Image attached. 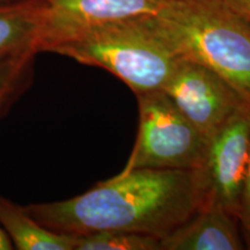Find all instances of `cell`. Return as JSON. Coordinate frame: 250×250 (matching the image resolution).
Wrapping results in <instances>:
<instances>
[{
    "instance_id": "cell-1",
    "label": "cell",
    "mask_w": 250,
    "mask_h": 250,
    "mask_svg": "<svg viewBox=\"0 0 250 250\" xmlns=\"http://www.w3.org/2000/svg\"><path fill=\"white\" fill-rule=\"evenodd\" d=\"M208 203L203 168L134 169L73 198L23 208L42 226L67 235L122 230L162 239Z\"/></svg>"
},
{
    "instance_id": "cell-2",
    "label": "cell",
    "mask_w": 250,
    "mask_h": 250,
    "mask_svg": "<svg viewBox=\"0 0 250 250\" xmlns=\"http://www.w3.org/2000/svg\"><path fill=\"white\" fill-rule=\"evenodd\" d=\"M146 21L180 59L214 71L250 101V21L224 0H167Z\"/></svg>"
},
{
    "instance_id": "cell-3",
    "label": "cell",
    "mask_w": 250,
    "mask_h": 250,
    "mask_svg": "<svg viewBox=\"0 0 250 250\" xmlns=\"http://www.w3.org/2000/svg\"><path fill=\"white\" fill-rule=\"evenodd\" d=\"M45 52L110 72L136 95L162 89L180 59L145 17L78 31Z\"/></svg>"
},
{
    "instance_id": "cell-4",
    "label": "cell",
    "mask_w": 250,
    "mask_h": 250,
    "mask_svg": "<svg viewBox=\"0 0 250 250\" xmlns=\"http://www.w3.org/2000/svg\"><path fill=\"white\" fill-rule=\"evenodd\" d=\"M139 127L130 158L120 174L134 169L203 168L208 140L162 89L137 95Z\"/></svg>"
},
{
    "instance_id": "cell-5",
    "label": "cell",
    "mask_w": 250,
    "mask_h": 250,
    "mask_svg": "<svg viewBox=\"0 0 250 250\" xmlns=\"http://www.w3.org/2000/svg\"><path fill=\"white\" fill-rule=\"evenodd\" d=\"M162 90L208 140L250 103L214 71L187 59H179Z\"/></svg>"
},
{
    "instance_id": "cell-6",
    "label": "cell",
    "mask_w": 250,
    "mask_h": 250,
    "mask_svg": "<svg viewBox=\"0 0 250 250\" xmlns=\"http://www.w3.org/2000/svg\"><path fill=\"white\" fill-rule=\"evenodd\" d=\"M249 153L250 103H247L210 139L203 166L210 203L236 218Z\"/></svg>"
},
{
    "instance_id": "cell-7",
    "label": "cell",
    "mask_w": 250,
    "mask_h": 250,
    "mask_svg": "<svg viewBox=\"0 0 250 250\" xmlns=\"http://www.w3.org/2000/svg\"><path fill=\"white\" fill-rule=\"evenodd\" d=\"M45 20L40 52L57 41L88 28L152 15L167 0H43Z\"/></svg>"
},
{
    "instance_id": "cell-8",
    "label": "cell",
    "mask_w": 250,
    "mask_h": 250,
    "mask_svg": "<svg viewBox=\"0 0 250 250\" xmlns=\"http://www.w3.org/2000/svg\"><path fill=\"white\" fill-rule=\"evenodd\" d=\"M161 250L245 249L239 220L215 203L199 208L173 232L160 239Z\"/></svg>"
},
{
    "instance_id": "cell-9",
    "label": "cell",
    "mask_w": 250,
    "mask_h": 250,
    "mask_svg": "<svg viewBox=\"0 0 250 250\" xmlns=\"http://www.w3.org/2000/svg\"><path fill=\"white\" fill-rule=\"evenodd\" d=\"M45 20L43 0H24L0 5V61L40 52Z\"/></svg>"
},
{
    "instance_id": "cell-10",
    "label": "cell",
    "mask_w": 250,
    "mask_h": 250,
    "mask_svg": "<svg viewBox=\"0 0 250 250\" xmlns=\"http://www.w3.org/2000/svg\"><path fill=\"white\" fill-rule=\"evenodd\" d=\"M0 226L18 250H76V236L50 230L23 206L0 196Z\"/></svg>"
},
{
    "instance_id": "cell-11",
    "label": "cell",
    "mask_w": 250,
    "mask_h": 250,
    "mask_svg": "<svg viewBox=\"0 0 250 250\" xmlns=\"http://www.w3.org/2000/svg\"><path fill=\"white\" fill-rule=\"evenodd\" d=\"M36 52L0 61V117L30 85Z\"/></svg>"
},
{
    "instance_id": "cell-12",
    "label": "cell",
    "mask_w": 250,
    "mask_h": 250,
    "mask_svg": "<svg viewBox=\"0 0 250 250\" xmlns=\"http://www.w3.org/2000/svg\"><path fill=\"white\" fill-rule=\"evenodd\" d=\"M76 250H161V245L146 234L102 230L76 236Z\"/></svg>"
},
{
    "instance_id": "cell-13",
    "label": "cell",
    "mask_w": 250,
    "mask_h": 250,
    "mask_svg": "<svg viewBox=\"0 0 250 250\" xmlns=\"http://www.w3.org/2000/svg\"><path fill=\"white\" fill-rule=\"evenodd\" d=\"M237 220H239L240 230H241L245 247L247 249H250V153L245 181H243L241 197H240Z\"/></svg>"
},
{
    "instance_id": "cell-14",
    "label": "cell",
    "mask_w": 250,
    "mask_h": 250,
    "mask_svg": "<svg viewBox=\"0 0 250 250\" xmlns=\"http://www.w3.org/2000/svg\"><path fill=\"white\" fill-rule=\"evenodd\" d=\"M224 1L250 21V0H224Z\"/></svg>"
},
{
    "instance_id": "cell-15",
    "label": "cell",
    "mask_w": 250,
    "mask_h": 250,
    "mask_svg": "<svg viewBox=\"0 0 250 250\" xmlns=\"http://www.w3.org/2000/svg\"><path fill=\"white\" fill-rule=\"evenodd\" d=\"M13 248V245H12L11 240L8 239V236L6 235L1 226H0V250H12Z\"/></svg>"
},
{
    "instance_id": "cell-16",
    "label": "cell",
    "mask_w": 250,
    "mask_h": 250,
    "mask_svg": "<svg viewBox=\"0 0 250 250\" xmlns=\"http://www.w3.org/2000/svg\"><path fill=\"white\" fill-rule=\"evenodd\" d=\"M19 1H24V0H0V5L12 4V2H19Z\"/></svg>"
}]
</instances>
